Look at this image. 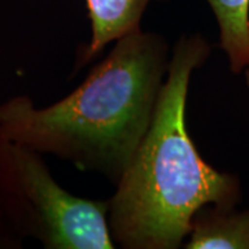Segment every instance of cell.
Instances as JSON below:
<instances>
[{
  "mask_svg": "<svg viewBox=\"0 0 249 249\" xmlns=\"http://www.w3.org/2000/svg\"><path fill=\"white\" fill-rule=\"evenodd\" d=\"M248 68H249V67H248Z\"/></svg>",
  "mask_w": 249,
  "mask_h": 249,
  "instance_id": "obj_7",
  "label": "cell"
},
{
  "mask_svg": "<svg viewBox=\"0 0 249 249\" xmlns=\"http://www.w3.org/2000/svg\"><path fill=\"white\" fill-rule=\"evenodd\" d=\"M209 55L199 34L181 35L173 47L151 124L107 199L109 232L121 248L178 249L199 209L241 201L240 178L205 162L187 129L191 75Z\"/></svg>",
  "mask_w": 249,
  "mask_h": 249,
  "instance_id": "obj_2",
  "label": "cell"
},
{
  "mask_svg": "<svg viewBox=\"0 0 249 249\" xmlns=\"http://www.w3.org/2000/svg\"><path fill=\"white\" fill-rule=\"evenodd\" d=\"M91 35L83 53L78 55L76 68L94 60L119 37L142 28V19L152 1L163 0H85Z\"/></svg>",
  "mask_w": 249,
  "mask_h": 249,
  "instance_id": "obj_4",
  "label": "cell"
},
{
  "mask_svg": "<svg viewBox=\"0 0 249 249\" xmlns=\"http://www.w3.org/2000/svg\"><path fill=\"white\" fill-rule=\"evenodd\" d=\"M219 28V46L230 70L240 73L249 67V0H206Z\"/></svg>",
  "mask_w": 249,
  "mask_h": 249,
  "instance_id": "obj_6",
  "label": "cell"
},
{
  "mask_svg": "<svg viewBox=\"0 0 249 249\" xmlns=\"http://www.w3.org/2000/svg\"><path fill=\"white\" fill-rule=\"evenodd\" d=\"M67 97L37 108L28 96L0 103V133L101 173L115 186L147 133L169 68V45L142 28L118 40Z\"/></svg>",
  "mask_w": 249,
  "mask_h": 249,
  "instance_id": "obj_1",
  "label": "cell"
},
{
  "mask_svg": "<svg viewBox=\"0 0 249 249\" xmlns=\"http://www.w3.org/2000/svg\"><path fill=\"white\" fill-rule=\"evenodd\" d=\"M183 247L188 249H249V208L240 212L235 208L204 206L194 216L191 232Z\"/></svg>",
  "mask_w": 249,
  "mask_h": 249,
  "instance_id": "obj_5",
  "label": "cell"
},
{
  "mask_svg": "<svg viewBox=\"0 0 249 249\" xmlns=\"http://www.w3.org/2000/svg\"><path fill=\"white\" fill-rule=\"evenodd\" d=\"M106 201L72 196L43 154L0 133V214L22 238L47 249H112Z\"/></svg>",
  "mask_w": 249,
  "mask_h": 249,
  "instance_id": "obj_3",
  "label": "cell"
}]
</instances>
